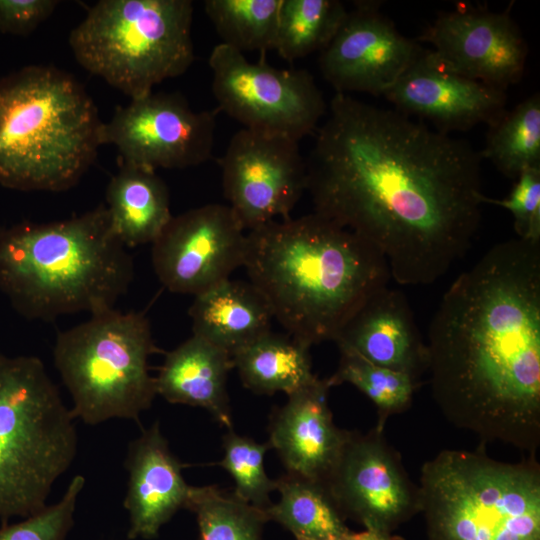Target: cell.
<instances>
[{
  "mask_svg": "<svg viewBox=\"0 0 540 540\" xmlns=\"http://www.w3.org/2000/svg\"><path fill=\"white\" fill-rule=\"evenodd\" d=\"M481 156L394 109L336 93L306 160L314 213L373 244L401 285H429L481 222Z\"/></svg>",
  "mask_w": 540,
  "mask_h": 540,
  "instance_id": "1",
  "label": "cell"
},
{
  "mask_svg": "<svg viewBox=\"0 0 540 540\" xmlns=\"http://www.w3.org/2000/svg\"><path fill=\"white\" fill-rule=\"evenodd\" d=\"M443 416L486 442L540 446V242L493 245L442 297L428 338Z\"/></svg>",
  "mask_w": 540,
  "mask_h": 540,
  "instance_id": "2",
  "label": "cell"
},
{
  "mask_svg": "<svg viewBox=\"0 0 540 540\" xmlns=\"http://www.w3.org/2000/svg\"><path fill=\"white\" fill-rule=\"evenodd\" d=\"M243 267L273 317L310 347L334 341L391 279L378 248L314 212L248 231Z\"/></svg>",
  "mask_w": 540,
  "mask_h": 540,
  "instance_id": "3",
  "label": "cell"
},
{
  "mask_svg": "<svg viewBox=\"0 0 540 540\" xmlns=\"http://www.w3.org/2000/svg\"><path fill=\"white\" fill-rule=\"evenodd\" d=\"M133 261L104 204L80 216L0 228V291L29 319L114 308Z\"/></svg>",
  "mask_w": 540,
  "mask_h": 540,
  "instance_id": "4",
  "label": "cell"
},
{
  "mask_svg": "<svg viewBox=\"0 0 540 540\" xmlns=\"http://www.w3.org/2000/svg\"><path fill=\"white\" fill-rule=\"evenodd\" d=\"M103 122L84 87L52 66L0 79V185L61 191L93 163Z\"/></svg>",
  "mask_w": 540,
  "mask_h": 540,
  "instance_id": "5",
  "label": "cell"
},
{
  "mask_svg": "<svg viewBox=\"0 0 540 540\" xmlns=\"http://www.w3.org/2000/svg\"><path fill=\"white\" fill-rule=\"evenodd\" d=\"M428 540H540V465L443 450L420 476Z\"/></svg>",
  "mask_w": 540,
  "mask_h": 540,
  "instance_id": "6",
  "label": "cell"
},
{
  "mask_svg": "<svg viewBox=\"0 0 540 540\" xmlns=\"http://www.w3.org/2000/svg\"><path fill=\"white\" fill-rule=\"evenodd\" d=\"M42 361L0 354V518L45 508L77 453V431Z\"/></svg>",
  "mask_w": 540,
  "mask_h": 540,
  "instance_id": "7",
  "label": "cell"
},
{
  "mask_svg": "<svg viewBox=\"0 0 540 540\" xmlns=\"http://www.w3.org/2000/svg\"><path fill=\"white\" fill-rule=\"evenodd\" d=\"M190 0H101L71 31L77 62L131 99L194 60Z\"/></svg>",
  "mask_w": 540,
  "mask_h": 540,
  "instance_id": "8",
  "label": "cell"
},
{
  "mask_svg": "<svg viewBox=\"0 0 540 540\" xmlns=\"http://www.w3.org/2000/svg\"><path fill=\"white\" fill-rule=\"evenodd\" d=\"M156 351L150 323L139 312L113 308L60 332L53 356L72 397V417L90 425L138 421L157 394L148 366Z\"/></svg>",
  "mask_w": 540,
  "mask_h": 540,
  "instance_id": "9",
  "label": "cell"
},
{
  "mask_svg": "<svg viewBox=\"0 0 540 540\" xmlns=\"http://www.w3.org/2000/svg\"><path fill=\"white\" fill-rule=\"evenodd\" d=\"M208 62L219 108L243 128L299 141L316 129L326 112L323 95L306 70L252 63L222 43L213 48Z\"/></svg>",
  "mask_w": 540,
  "mask_h": 540,
  "instance_id": "10",
  "label": "cell"
},
{
  "mask_svg": "<svg viewBox=\"0 0 540 540\" xmlns=\"http://www.w3.org/2000/svg\"><path fill=\"white\" fill-rule=\"evenodd\" d=\"M214 111H194L177 93H150L117 107L102 124L101 144H112L122 162L157 168L198 166L212 156Z\"/></svg>",
  "mask_w": 540,
  "mask_h": 540,
  "instance_id": "11",
  "label": "cell"
},
{
  "mask_svg": "<svg viewBox=\"0 0 540 540\" xmlns=\"http://www.w3.org/2000/svg\"><path fill=\"white\" fill-rule=\"evenodd\" d=\"M220 166L225 198L244 230L289 218L307 189L306 160L287 136L242 128Z\"/></svg>",
  "mask_w": 540,
  "mask_h": 540,
  "instance_id": "12",
  "label": "cell"
},
{
  "mask_svg": "<svg viewBox=\"0 0 540 540\" xmlns=\"http://www.w3.org/2000/svg\"><path fill=\"white\" fill-rule=\"evenodd\" d=\"M324 484L342 516L366 529L392 533L421 511L419 486L376 426L366 434L348 431Z\"/></svg>",
  "mask_w": 540,
  "mask_h": 540,
  "instance_id": "13",
  "label": "cell"
},
{
  "mask_svg": "<svg viewBox=\"0 0 540 540\" xmlns=\"http://www.w3.org/2000/svg\"><path fill=\"white\" fill-rule=\"evenodd\" d=\"M246 234L228 205L173 216L152 243L154 271L169 291L194 296L243 266Z\"/></svg>",
  "mask_w": 540,
  "mask_h": 540,
  "instance_id": "14",
  "label": "cell"
},
{
  "mask_svg": "<svg viewBox=\"0 0 540 540\" xmlns=\"http://www.w3.org/2000/svg\"><path fill=\"white\" fill-rule=\"evenodd\" d=\"M416 41L431 44L454 72L504 91L525 71L528 46L511 16V5L497 12L458 4L439 13Z\"/></svg>",
  "mask_w": 540,
  "mask_h": 540,
  "instance_id": "15",
  "label": "cell"
},
{
  "mask_svg": "<svg viewBox=\"0 0 540 540\" xmlns=\"http://www.w3.org/2000/svg\"><path fill=\"white\" fill-rule=\"evenodd\" d=\"M420 44L402 35L376 1H359L330 43L319 68L336 93L383 95L417 53Z\"/></svg>",
  "mask_w": 540,
  "mask_h": 540,
  "instance_id": "16",
  "label": "cell"
},
{
  "mask_svg": "<svg viewBox=\"0 0 540 540\" xmlns=\"http://www.w3.org/2000/svg\"><path fill=\"white\" fill-rule=\"evenodd\" d=\"M383 96L394 110L432 123L449 134L490 125L506 110V91L464 77L421 45L410 64Z\"/></svg>",
  "mask_w": 540,
  "mask_h": 540,
  "instance_id": "17",
  "label": "cell"
},
{
  "mask_svg": "<svg viewBox=\"0 0 540 540\" xmlns=\"http://www.w3.org/2000/svg\"><path fill=\"white\" fill-rule=\"evenodd\" d=\"M327 379L288 395L269 424L268 443L286 472L325 483L348 436L333 421Z\"/></svg>",
  "mask_w": 540,
  "mask_h": 540,
  "instance_id": "18",
  "label": "cell"
},
{
  "mask_svg": "<svg viewBox=\"0 0 540 540\" xmlns=\"http://www.w3.org/2000/svg\"><path fill=\"white\" fill-rule=\"evenodd\" d=\"M334 342L340 352L420 381L428 370V350L407 298L388 286L374 293L347 321Z\"/></svg>",
  "mask_w": 540,
  "mask_h": 540,
  "instance_id": "19",
  "label": "cell"
},
{
  "mask_svg": "<svg viewBox=\"0 0 540 540\" xmlns=\"http://www.w3.org/2000/svg\"><path fill=\"white\" fill-rule=\"evenodd\" d=\"M125 467L129 473L124 499L129 515L127 537L152 539L185 508L190 489L182 475L183 465L172 454L158 422L130 443Z\"/></svg>",
  "mask_w": 540,
  "mask_h": 540,
  "instance_id": "20",
  "label": "cell"
},
{
  "mask_svg": "<svg viewBox=\"0 0 540 540\" xmlns=\"http://www.w3.org/2000/svg\"><path fill=\"white\" fill-rule=\"evenodd\" d=\"M233 367L228 352L192 334L166 354L155 378L156 391L170 403L203 408L221 426L232 429L226 384Z\"/></svg>",
  "mask_w": 540,
  "mask_h": 540,
  "instance_id": "21",
  "label": "cell"
},
{
  "mask_svg": "<svg viewBox=\"0 0 540 540\" xmlns=\"http://www.w3.org/2000/svg\"><path fill=\"white\" fill-rule=\"evenodd\" d=\"M189 315L194 335L231 356L270 332L274 318L266 299L252 283L230 278L195 295Z\"/></svg>",
  "mask_w": 540,
  "mask_h": 540,
  "instance_id": "22",
  "label": "cell"
},
{
  "mask_svg": "<svg viewBox=\"0 0 540 540\" xmlns=\"http://www.w3.org/2000/svg\"><path fill=\"white\" fill-rule=\"evenodd\" d=\"M112 229L125 246L153 243L173 217L169 193L155 170L122 162L106 189Z\"/></svg>",
  "mask_w": 540,
  "mask_h": 540,
  "instance_id": "23",
  "label": "cell"
},
{
  "mask_svg": "<svg viewBox=\"0 0 540 540\" xmlns=\"http://www.w3.org/2000/svg\"><path fill=\"white\" fill-rule=\"evenodd\" d=\"M310 346L292 338L268 332L232 355L243 385L257 394L290 395L314 383Z\"/></svg>",
  "mask_w": 540,
  "mask_h": 540,
  "instance_id": "24",
  "label": "cell"
},
{
  "mask_svg": "<svg viewBox=\"0 0 540 540\" xmlns=\"http://www.w3.org/2000/svg\"><path fill=\"white\" fill-rule=\"evenodd\" d=\"M276 491L280 499L265 510L267 519L296 539L338 540L350 531L324 483L286 472L276 479Z\"/></svg>",
  "mask_w": 540,
  "mask_h": 540,
  "instance_id": "25",
  "label": "cell"
},
{
  "mask_svg": "<svg viewBox=\"0 0 540 540\" xmlns=\"http://www.w3.org/2000/svg\"><path fill=\"white\" fill-rule=\"evenodd\" d=\"M481 158L515 180L540 167V95L534 93L488 126Z\"/></svg>",
  "mask_w": 540,
  "mask_h": 540,
  "instance_id": "26",
  "label": "cell"
},
{
  "mask_svg": "<svg viewBox=\"0 0 540 540\" xmlns=\"http://www.w3.org/2000/svg\"><path fill=\"white\" fill-rule=\"evenodd\" d=\"M346 14L338 0H281L274 49L288 62L321 52Z\"/></svg>",
  "mask_w": 540,
  "mask_h": 540,
  "instance_id": "27",
  "label": "cell"
},
{
  "mask_svg": "<svg viewBox=\"0 0 540 540\" xmlns=\"http://www.w3.org/2000/svg\"><path fill=\"white\" fill-rule=\"evenodd\" d=\"M195 513L200 540H262L264 511L217 486H190L185 505Z\"/></svg>",
  "mask_w": 540,
  "mask_h": 540,
  "instance_id": "28",
  "label": "cell"
},
{
  "mask_svg": "<svg viewBox=\"0 0 540 540\" xmlns=\"http://www.w3.org/2000/svg\"><path fill=\"white\" fill-rule=\"evenodd\" d=\"M281 0H206L204 11L225 44L244 54L274 49Z\"/></svg>",
  "mask_w": 540,
  "mask_h": 540,
  "instance_id": "29",
  "label": "cell"
},
{
  "mask_svg": "<svg viewBox=\"0 0 540 540\" xmlns=\"http://www.w3.org/2000/svg\"><path fill=\"white\" fill-rule=\"evenodd\" d=\"M330 387L349 383L368 397L377 409L378 429L384 430L387 419L406 411L420 381L410 375L385 368L349 352H340L334 374L327 378Z\"/></svg>",
  "mask_w": 540,
  "mask_h": 540,
  "instance_id": "30",
  "label": "cell"
},
{
  "mask_svg": "<svg viewBox=\"0 0 540 540\" xmlns=\"http://www.w3.org/2000/svg\"><path fill=\"white\" fill-rule=\"evenodd\" d=\"M223 459L219 465L233 478V493L241 500L265 512L272 504L270 494L276 491V479L268 477L264 458L271 449L268 442L258 443L228 429L223 436Z\"/></svg>",
  "mask_w": 540,
  "mask_h": 540,
  "instance_id": "31",
  "label": "cell"
},
{
  "mask_svg": "<svg viewBox=\"0 0 540 540\" xmlns=\"http://www.w3.org/2000/svg\"><path fill=\"white\" fill-rule=\"evenodd\" d=\"M85 484L82 475L72 478L62 498L55 504L0 528V540H66L74 523L77 498Z\"/></svg>",
  "mask_w": 540,
  "mask_h": 540,
  "instance_id": "32",
  "label": "cell"
},
{
  "mask_svg": "<svg viewBox=\"0 0 540 540\" xmlns=\"http://www.w3.org/2000/svg\"><path fill=\"white\" fill-rule=\"evenodd\" d=\"M482 202L500 206L511 213L517 238L540 242V167L522 172L506 198L484 195Z\"/></svg>",
  "mask_w": 540,
  "mask_h": 540,
  "instance_id": "33",
  "label": "cell"
},
{
  "mask_svg": "<svg viewBox=\"0 0 540 540\" xmlns=\"http://www.w3.org/2000/svg\"><path fill=\"white\" fill-rule=\"evenodd\" d=\"M57 0H0V32L27 35L55 10Z\"/></svg>",
  "mask_w": 540,
  "mask_h": 540,
  "instance_id": "34",
  "label": "cell"
},
{
  "mask_svg": "<svg viewBox=\"0 0 540 540\" xmlns=\"http://www.w3.org/2000/svg\"><path fill=\"white\" fill-rule=\"evenodd\" d=\"M338 540H405L401 536L393 535L391 532H384L373 529H365L361 532L349 531Z\"/></svg>",
  "mask_w": 540,
  "mask_h": 540,
  "instance_id": "35",
  "label": "cell"
},
{
  "mask_svg": "<svg viewBox=\"0 0 540 540\" xmlns=\"http://www.w3.org/2000/svg\"><path fill=\"white\" fill-rule=\"evenodd\" d=\"M296 540H306V539H296Z\"/></svg>",
  "mask_w": 540,
  "mask_h": 540,
  "instance_id": "36",
  "label": "cell"
}]
</instances>
